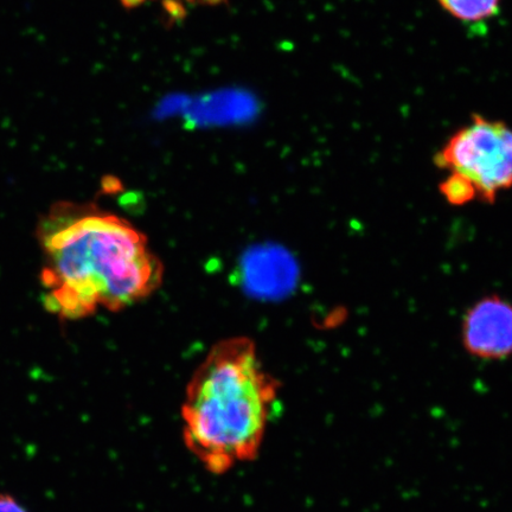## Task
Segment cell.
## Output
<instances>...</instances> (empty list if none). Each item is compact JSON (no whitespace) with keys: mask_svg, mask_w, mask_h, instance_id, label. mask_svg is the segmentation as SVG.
<instances>
[{"mask_svg":"<svg viewBox=\"0 0 512 512\" xmlns=\"http://www.w3.org/2000/svg\"><path fill=\"white\" fill-rule=\"evenodd\" d=\"M37 238L44 304L62 319L123 310L162 284L163 266L143 233L95 204H55Z\"/></svg>","mask_w":512,"mask_h":512,"instance_id":"6da1fadb","label":"cell"},{"mask_svg":"<svg viewBox=\"0 0 512 512\" xmlns=\"http://www.w3.org/2000/svg\"><path fill=\"white\" fill-rule=\"evenodd\" d=\"M277 392L251 339L217 343L185 395V445L215 475L248 462L259 452Z\"/></svg>","mask_w":512,"mask_h":512,"instance_id":"7a4b0ae2","label":"cell"},{"mask_svg":"<svg viewBox=\"0 0 512 512\" xmlns=\"http://www.w3.org/2000/svg\"><path fill=\"white\" fill-rule=\"evenodd\" d=\"M434 163L469 181L479 200L494 203L512 188V128L475 115L441 147Z\"/></svg>","mask_w":512,"mask_h":512,"instance_id":"3957f363","label":"cell"},{"mask_svg":"<svg viewBox=\"0 0 512 512\" xmlns=\"http://www.w3.org/2000/svg\"><path fill=\"white\" fill-rule=\"evenodd\" d=\"M464 349L479 360L512 355V303L496 294L483 297L466 311L462 323Z\"/></svg>","mask_w":512,"mask_h":512,"instance_id":"277c9868","label":"cell"},{"mask_svg":"<svg viewBox=\"0 0 512 512\" xmlns=\"http://www.w3.org/2000/svg\"><path fill=\"white\" fill-rule=\"evenodd\" d=\"M438 3L459 21L477 23L495 17L501 0H438Z\"/></svg>","mask_w":512,"mask_h":512,"instance_id":"5b68a950","label":"cell"},{"mask_svg":"<svg viewBox=\"0 0 512 512\" xmlns=\"http://www.w3.org/2000/svg\"><path fill=\"white\" fill-rule=\"evenodd\" d=\"M441 195L452 206H464L477 198V192L469 181L459 175L448 174L439 185Z\"/></svg>","mask_w":512,"mask_h":512,"instance_id":"8992f818","label":"cell"},{"mask_svg":"<svg viewBox=\"0 0 512 512\" xmlns=\"http://www.w3.org/2000/svg\"><path fill=\"white\" fill-rule=\"evenodd\" d=\"M123 2L125 8L131 9V8H138V6L145 4L146 2H149V0H121ZM181 4L187 3L189 5H201V4H220L221 0H179Z\"/></svg>","mask_w":512,"mask_h":512,"instance_id":"52a82bcc","label":"cell"},{"mask_svg":"<svg viewBox=\"0 0 512 512\" xmlns=\"http://www.w3.org/2000/svg\"><path fill=\"white\" fill-rule=\"evenodd\" d=\"M0 512H28L15 498L9 495H0Z\"/></svg>","mask_w":512,"mask_h":512,"instance_id":"ba28073f","label":"cell"}]
</instances>
